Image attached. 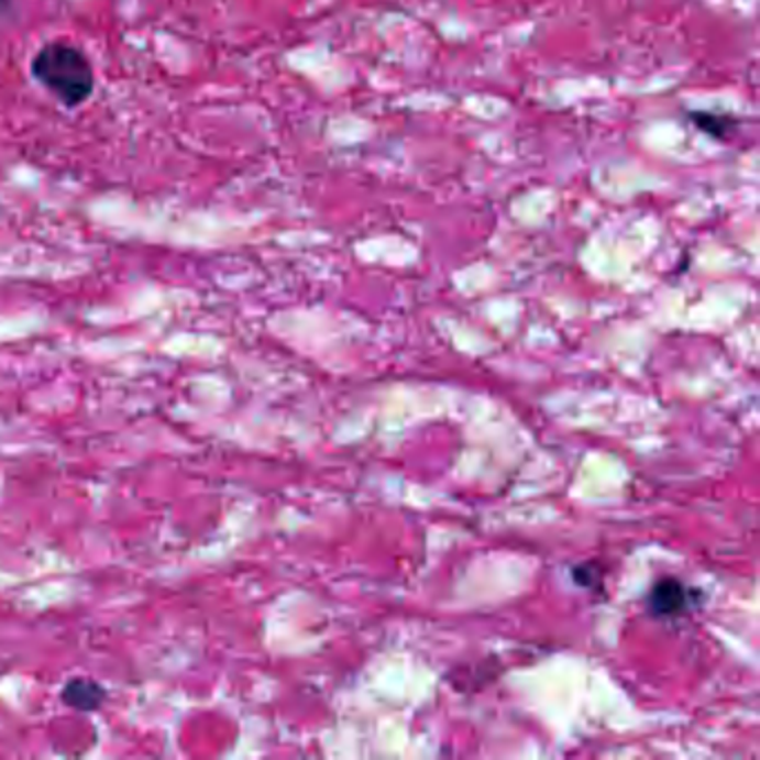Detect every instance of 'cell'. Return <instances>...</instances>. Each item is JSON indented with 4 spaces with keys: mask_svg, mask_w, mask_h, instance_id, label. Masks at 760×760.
I'll list each match as a JSON object with an SVG mask.
<instances>
[{
    "mask_svg": "<svg viewBox=\"0 0 760 760\" xmlns=\"http://www.w3.org/2000/svg\"><path fill=\"white\" fill-rule=\"evenodd\" d=\"M32 78L63 108L76 110L88 103L97 90L92 60L67 41L45 43L30 63Z\"/></svg>",
    "mask_w": 760,
    "mask_h": 760,
    "instance_id": "obj_1",
    "label": "cell"
},
{
    "mask_svg": "<svg viewBox=\"0 0 760 760\" xmlns=\"http://www.w3.org/2000/svg\"><path fill=\"white\" fill-rule=\"evenodd\" d=\"M692 603H694V591L675 577L660 580L649 594V607L660 618L681 616L692 607Z\"/></svg>",
    "mask_w": 760,
    "mask_h": 760,
    "instance_id": "obj_2",
    "label": "cell"
},
{
    "mask_svg": "<svg viewBox=\"0 0 760 760\" xmlns=\"http://www.w3.org/2000/svg\"><path fill=\"white\" fill-rule=\"evenodd\" d=\"M60 698L67 707H71L76 712H97L106 703L108 694L97 681L71 679L65 683Z\"/></svg>",
    "mask_w": 760,
    "mask_h": 760,
    "instance_id": "obj_3",
    "label": "cell"
},
{
    "mask_svg": "<svg viewBox=\"0 0 760 760\" xmlns=\"http://www.w3.org/2000/svg\"><path fill=\"white\" fill-rule=\"evenodd\" d=\"M692 119H694V123H696L703 132H707V134H712V136H716V139L729 136V132L736 128V123H734L729 117H723V114L694 112Z\"/></svg>",
    "mask_w": 760,
    "mask_h": 760,
    "instance_id": "obj_4",
    "label": "cell"
}]
</instances>
